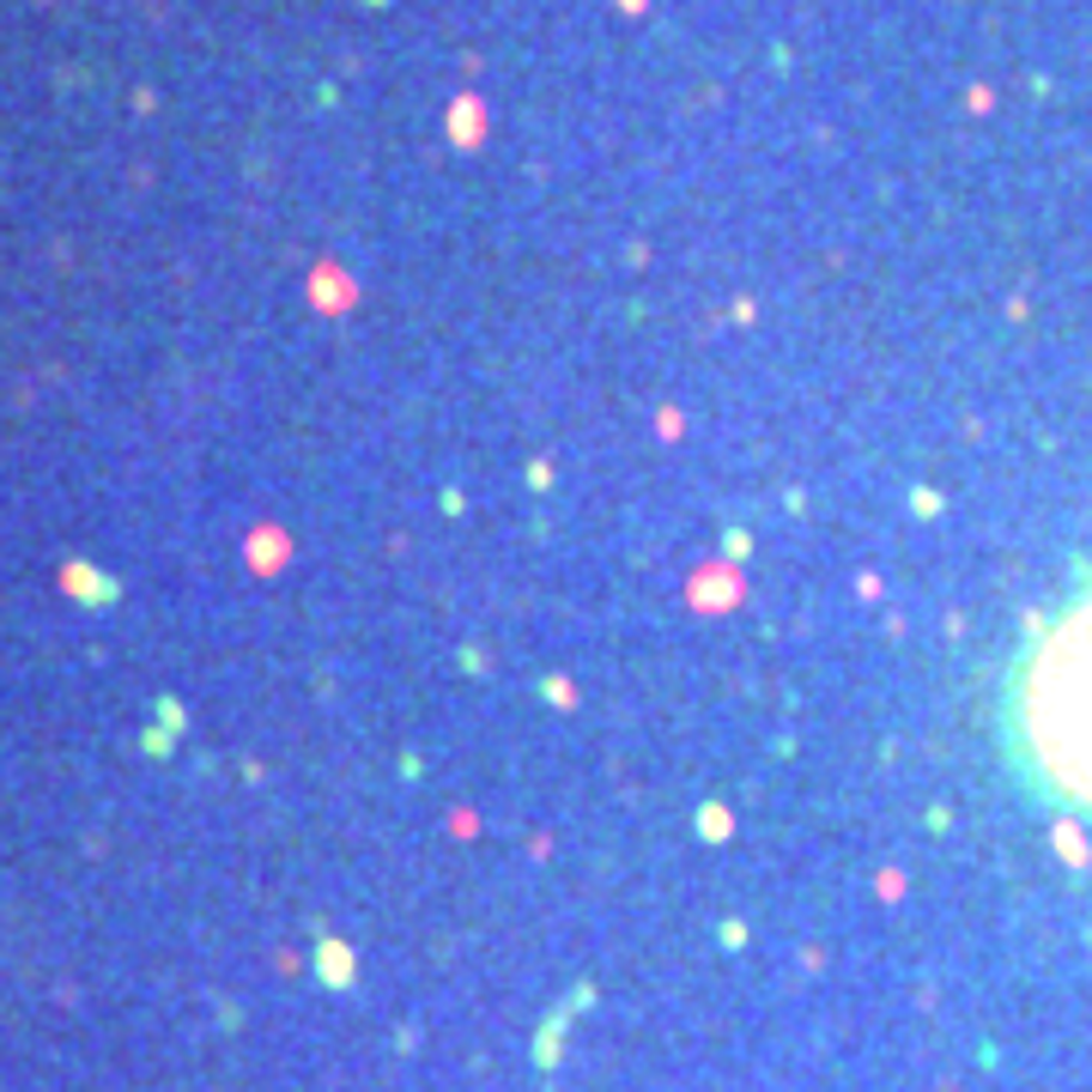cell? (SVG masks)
I'll return each mask as SVG.
<instances>
[{
  "mask_svg": "<svg viewBox=\"0 0 1092 1092\" xmlns=\"http://www.w3.org/2000/svg\"><path fill=\"white\" fill-rule=\"evenodd\" d=\"M1008 728L1025 777L1092 814V589L1032 637L1008 692Z\"/></svg>",
  "mask_w": 1092,
  "mask_h": 1092,
  "instance_id": "6da1fadb",
  "label": "cell"
}]
</instances>
